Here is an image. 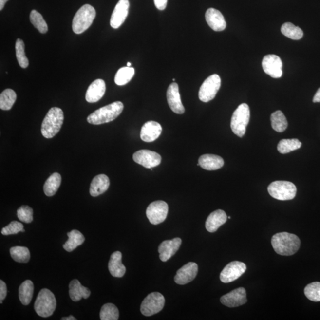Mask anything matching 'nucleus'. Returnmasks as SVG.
Here are the masks:
<instances>
[{
	"mask_svg": "<svg viewBox=\"0 0 320 320\" xmlns=\"http://www.w3.org/2000/svg\"><path fill=\"white\" fill-rule=\"evenodd\" d=\"M272 247L276 253L281 256H292L300 247L301 241L296 235L289 232H279L272 238Z\"/></svg>",
	"mask_w": 320,
	"mask_h": 320,
	"instance_id": "1",
	"label": "nucleus"
},
{
	"mask_svg": "<svg viewBox=\"0 0 320 320\" xmlns=\"http://www.w3.org/2000/svg\"><path fill=\"white\" fill-rule=\"evenodd\" d=\"M121 102H115L97 109L87 117L90 124L101 125L113 121L124 110Z\"/></svg>",
	"mask_w": 320,
	"mask_h": 320,
	"instance_id": "2",
	"label": "nucleus"
},
{
	"mask_svg": "<svg viewBox=\"0 0 320 320\" xmlns=\"http://www.w3.org/2000/svg\"><path fill=\"white\" fill-rule=\"evenodd\" d=\"M64 113L59 108H51L43 120L41 132L46 138L54 137L59 132L64 122Z\"/></svg>",
	"mask_w": 320,
	"mask_h": 320,
	"instance_id": "3",
	"label": "nucleus"
},
{
	"mask_svg": "<svg viewBox=\"0 0 320 320\" xmlns=\"http://www.w3.org/2000/svg\"><path fill=\"white\" fill-rule=\"evenodd\" d=\"M96 16L94 7L85 4L76 13L73 21V30L76 34H81L92 25Z\"/></svg>",
	"mask_w": 320,
	"mask_h": 320,
	"instance_id": "4",
	"label": "nucleus"
},
{
	"mask_svg": "<svg viewBox=\"0 0 320 320\" xmlns=\"http://www.w3.org/2000/svg\"><path fill=\"white\" fill-rule=\"evenodd\" d=\"M56 306L54 294L50 290L42 289L38 294L35 303V310L38 316L48 317L53 315Z\"/></svg>",
	"mask_w": 320,
	"mask_h": 320,
	"instance_id": "5",
	"label": "nucleus"
},
{
	"mask_svg": "<svg viewBox=\"0 0 320 320\" xmlns=\"http://www.w3.org/2000/svg\"><path fill=\"white\" fill-rule=\"evenodd\" d=\"M250 118V111L246 103L241 104L232 114L231 128L232 132L242 138L245 135L246 128Z\"/></svg>",
	"mask_w": 320,
	"mask_h": 320,
	"instance_id": "6",
	"label": "nucleus"
},
{
	"mask_svg": "<svg viewBox=\"0 0 320 320\" xmlns=\"http://www.w3.org/2000/svg\"><path fill=\"white\" fill-rule=\"evenodd\" d=\"M267 190L272 198L280 201L292 200L297 194L295 185L288 181L273 182L268 187Z\"/></svg>",
	"mask_w": 320,
	"mask_h": 320,
	"instance_id": "7",
	"label": "nucleus"
},
{
	"mask_svg": "<svg viewBox=\"0 0 320 320\" xmlns=\"http://www.w3.org/2000/svg\"><path fill=\"white\" fill-rule=\"evenodd\" d=\"M165 304V298L159 292H152L147 295L142 301L141 312L144 316L149 317L159 313Z\"/></svg>",
	"mask_w": 320,
	"mask_h": 320,
	"instance_id": "8",
	"label": "nucleus"
},
{
	"mask_svg": "<svg viewBox=\"0 0 320 320\" xmlns=\"http://www.w3.org/2000/svg\"><path fill=\"white\" fill-rule=\"evenodd\" d=\"M221 84L220 76L213 75L205 80L199 91V98L202 102H209L214 98Z\"/></svg>",
	"mask_w": 320,
	"mask_h": 320,
	"instance_id": "9",
	"label": "nucleus"
},
{
	"mask_svg": "<svg viewBox=\"0 0 320 320\" xmlns=\"http://www.w3.org/2000/svg\"><path fill=\"white\" fill-rule=\"evenodd\" d=\"M168 212V204L165 201H157L149 205L146 210V215L150 223L158 225L166 220Z\"/></svg>",
	"mask_w": 320,
	"mask_h": 320,
	"instance_id": "10",
	"label": "nucleus"
},
{
	"mask_svg": "<svg viewBox=\"0 0 320 320\" xmlns=\"http://www.w3.org/2000/svg\"><path fill=\"white\" fill-rule=\"evenodd\" d=\"M247 266L244 263L234 261L229 263L224 267L220 274V280L223 283L232 282L244 274Z\"/></svg>",
	"mask_w": 320,
	"mask_h": 320,
	"instance_id": "11",
	"label": "nucleus"
},
{
	"mask_svg": "<svg viewBox=\"0 0 320 320\" xmlns=\"http://www.w3.org/2000/svg\"><path fill=\"white\" fill-rule=\"evenodd\" d=\"M133 160L147 169H152L160 165L161 155L154 151L141 150L134 153Z\"/></svg>",
	"mask_w": 320,
	"mask_h": 320,
	"instance_id": "12",
	"label": "nucleus"
},
{
	"mask_svg": "<svg viewBox=\"0 0 320 320\" xmlns=\"http://www.w3.org/2000/svg\"><path fill=\"white\" fill-rule=\"evenodd\" d=\"M283 64L282 60L276 55H267L263 59L262 67L265 73L272 78H281L283 75Z\"/></svg>",
	"mask_w": 320,
	"mask_h": 320,
	"instance_id": "13",
	"label": "nucleus"
},
{
	"mask_svg": "<svg viewBox=\"0 0 320 320\" xmlns=\"http://www.w3.org/2000/svg\"><path fill=\"white\" fill-rule=\"evenodd\" d=\"M224 305L229 308L239 307L247 302V295L244 288L233 290L229 293L223 295L220 299Z\"/></svg>",
	"mask_w": 320,
	"mask_h": 320,
	"instance_id": "14",
	"label": "nucleus"
},
{
	"mask_svg": "<svg viewBox=\"0 0 320 320\" xmlns=\"http://www.w3.org/2000/svg\"><path fill=\"white\" fill-rule=\"evenodd\" d=\"M129 0H119L111 16L110 24L113 29H118L127 19L129 13Z\"/></svg>",
	"mask_w": 320,
	"mask_h": 320,
	"instance_id": "15",
	"label": "nucleus"
},
{
	"mask_svg": "<svg viewBox=\"0 0 320 320\" xmlns=\"http://www.w3.org/2000/svg\"><path fill=\"white\" fill-rule=\"evenodd\" d=\"M198 272V264L194 262L188 263L177 270L175 282L181 285L189 283L196 278Z\"/></svg>",
	"mask_w": 320,
	"mask_h": 320,
	"instance_id": "16",
	"label": "nucleus"
},
{
	"mask_svg": "<svg viewBox=\"0 0 320 320\" xmlns=\"http://www.w3.org/2000/svg\"><path fill=\"white\" fill-rule=\"evenodd\" d=\"M167 99L169 108L174 113L180 114L185 113V108L180 98L179 86L177 83L169 85L167 92Z\"/></svg>",
	"mask_w": 320,
	"mask_h": 320,
	"instance_id": "17",
	"label": "nucleus"
},
{
	"mask_svg": "<svg viewBox=\"0 0 320 320\" xmlns=\"http://www.w3.org/2000/svg\"><path fill=\"white\" fill-rule=\"evenodd\" d=\"M182 244L180 238H175L170 240H165L161 243L158 247V253L161 261L165 262L173 256Z\"/></svg>",
	"mask_w": 320,
	"mask_h": 320,
	"instance_id": "18",
	"label": "nucleus"
},
{
	"mask_svg": "<svg viewBox=\"0 0 320 320\" xmlns=\"http://www.w3.org/2000/svg\"><path fill=\"white\" fill-rule=\"evenodd\" d=\"M205 19L210 28L214 31L221 32L226 28L225 19L222 13L217 9L210 8L205 14Z\"/></svg>",
	"mask_w": 320,
	"mask_h": 320,
	"instance_id": "19",
	"label": "nucleus"
},
{
	"mask_svg": "<svg viewBox=\"0 0 320 320\" xmlns=\"http://www.w3.org/2000/svg\"><path fill=\"white\" fill-rule=\"evenodd\" d=\"M161 132L162 127L159 123L149 121L142 126L140 133L141 138L144 142H151L159 137Z\"/></svg>",
	"mask_w": 320,
	"mask_h": 320,
	"instance_id": "20",
	"label": "nucleus"
},
{
	"mask_svg": "<svg viewBox=\"0 0 320 320\" xmlns=\"http://www.w3.org/2000/svg\"><path fill=\"white\" fill-rule=\"evenodd\" d=\"M106 92L105 82L102 79H97L90 85L87 90L86 99L87 102L95 103L99 101Z\"/></svg>",
	"mask_w": 320,
	"mask_h": 320,
	"instance_id": "21",
	"label": "nucleus"
},
{
	"mask_svg": "<svg viewBox=\"0 0 320 320\" xmlns=\"http://www.w3.org/2000/svg\"><path fill=\"white\" fill-rule=\"evenodd\" d=\"M227 216L224 210L218 209L212 212L207 217L205 223L207 230L209 232H215L223 224L226 222Z\"/></svg>",
	"mask_w": 320,
	"mask_h": 320,
	"instance_id": "22",
	"label": "nucleus"
},
{
	"mask_svg": "<svg viewBox=\"0 0 320 320\" xmlns=\"http://www.w3.org/2000/svg\"><path fill=\"white\" fill-rule=\"evenodd\" d=\"M224 161L222 157L213 154H204L199 158L198 165L206 170H217L223 168Z\"/></svg>",
	"mask_w": 320,
	"mask_h": 320,
	"instance_id": "23",
	"label": "nucleus"
},
{
	"mask_svg": "<svg viewBox=\"0 0 320 320\" xmlns=\"http://www.w3.org/2000/svg\"><path fill=\"white\" fill-rule=\"evenodd\" d=\"M109 185H110V180L106 175H98L93 179L90 185V195L94 197L102 195L108 190Z\"/></svg>",
	"mask_w": 320,
	"mask_h": 320,
	"instance_id": "24",
	"label": "nucleus"
},
{
	"mask_svg": "<svg viewBox=\"0 0 320 320\" xmlns=\"http://www.w3.org/2000/svg\"><path fill=\"white\" fill-rule=\"evenodd\" d=\"M122 254L117 251L112 254L108 268L111 274L116 278H122L126 272V267L122 262Z\"/></svg>",
	"mask_w": 320,
	"mask_h": 320,
	"instance_id": "25",
	"label": "nucleus"
},
{
	"mask_svg": "<svg viewBox=\"0 0 320 320\" xmlns=\"http://www.w3.org/2000/svg\"><path fill=\"white\" fill-rule=\"evenodd\" d=\"M69 288L70 297L75 302L79 301L82 298L87 299L91 294L89 289L82 285L77 280H74L71 282Z\"/></svg>",
	"mask_w": 320,
	"mask_h": 320,
	"instance_id": "26",
	"label": "nucleus"
},
{
	"mask_svg": "<svg viewBox=\"0 0 320 320\" xmlns=\"http://www.w3.org/2000/svg\"><path fill=\"white\" fill-rule=\"evenodd\" d=\"M67 236L68 240L66 243L63 245V248L68 252H71L78 246L83 244L85 241V238L83 234L78 230L74 229L69 232H68Z\"/></svg>",
	"mask_w": 320,
	"mask_h": 320,
	"instance_id": "27",
	"label": "nucleus"
},
{
	"mask_svg": "<svg viewBox=\"0 0 320 320\" xmlns=\"http://www.w3.org/2000/svg\"><path fill=\"white\" fill-rule=\"evenodd\" d=\"M34 291V285L31 281L26 280L21 283L19 289V296L22 304H29L31 302Z\"/></svg>",
	"mask_w": 320,
	"mask_h": 320,
	"instance_id": "28",
	"label": "nucleus"
},
{
	"mask_svg": "<svg viewBox=\"0 0 320 320\" xmlns=\"http://www.w3.org/2000/svg\"><path fill=\"white\" fill-rule=\"evenodd\" d=\"M61 183V175L58 173L52 174L46 180L44 187H43V190H44L45 195L47 196H53L56 195Z\"/></svg>",
	"mask_w": 320,
	"mask_h": 320,
	"instance_id": "29",
	"label": "nucleus"
},
{
	"mask_svg": "<svg viewBox=\"0 0 320 320\" xmlns=\"http://www.w3.org/2000/svg\"><path fill=\"white\" fill-rule=\"evenodd\" d=\"M270 120L272 128L276 132H283L288 127V121L282 112L281 111L273 112L270 116Z\"/></svg>",
	"mask_w": 320,
	"mask_h": 320,
	"instance_id": "30",
	"label": "nucleus"
},
{
	"mask_svg": "<svg viewBox=\"0 0 320 320\" xmlns=\"http://www.w3.org/2000/svg\"><path fill=\"white\" fill-rule=\"evenodd\" d=\"M16 99L17 95L13 90L5 89L0 94V108L3 111L10 110Z\"/></svg>",
	"mask_w": 320,
	"mask_h": 320,
	"instance_id": "31",
	"label": "nucleus"
},
{
	"mask_svg": "<svg viewBox=\"0 0 320 320\" xmlns=\"http://www.w3.org/2000/svg\"><path fill=\"white\" fill-rule=\"evenodd\" d=\"M135 75L133 68L125 67L120 68L116 74L114 82L118 86H124L132 80Z\"/></svg>",
	"mask_w": 320,
	"mask_h": 320,
	"instance_id": "32",
	"label": "nucleus"
},
{
	"mask_svg": "<svg viewBox=\"0 0 320 320\" xmlns=\"http://www.w3.org/2000/svg\"><path fill=\"white\" fill-rule=\"evenodd\" d=\"M301 146V142L297 139H283L279 142L278 150L281 154H285L300 149Z\"/></svg>",
	"mask_w": 320,
	"mask_h": 320,
	"instance_id": "33",
	"label": "nucleus"
},
{
	"mask_svg": "<svg viewBox=\"0 0 320 320\" xmlns=\"http://www.w3.org/2000/svg\"><path fill=\"white\" fill-rule=\"evenodd\" d=\"M281 32L285 37L293 40H300L303 35L301 29L289 22L284 23L282 26Z\"/></svg>",
	"mask_w": 320,
	"mask_h": 320,
	"instance_id": "34",
	"label": "nucleus"
},
{
	"mask_svg": "<svg viewBox=\"0 0 320 320\" xmlns=\"http://www.w3.org/2000/svg\"><path fill=\"white\" fill-rule=\"evenodd\" d=\"M10 252L12 259L19 263H27L31 258L29 250L25 247H13L10 248Z\"/></svg>",
	"mask_w": 320,
	"mask_h": 320,
	"instance_id": "35",
	"label": "nucleus"
},
{
	"mask_svg": "<svg viewBox=\"0 0 320 320\" xmlns=\"http://www.w3.org/2000/svg\"><path fill=\"white\" fill-rule=\"evenodd\" d=\"M100 317L102 320H117L119 319V312L113 303H106L101 308Z\"/></svg>",
	"mask_w": 320,
	"mask_h": 320,
	"instance_id": "36",
	"label": "nucleus"
},
{
	"mask_svg": "<svg viewBox=\"0 0 320 320\" xmlns=\"http://www.w3.org/2000/svg\"><path fill=\"white\" fill-rule=\"evenodd\" d=\"M30 20L36 29L41 34H46L48 32V27L42 16L37 10H32L30 15Z\"/></svg>",
	"mask_w": 320,
	"mask_h": 320,
	"instance_id": "37",
	"label": "nucleus"
},
{
	"mask_svg": "<svg viewBox=\"0 0 320 320\" xmlns=\"http://www.w3.org/2000/svg\"><path fill=\"white\" fill-rule=\"evenodd\" d=\"M25 45L23 41L20 39H18L16 42V54L19 64L23 68H26L29 66V60L27 59L25 52H24Z\"/></svg>",
	"mask_w": 320,
	"mask_h": 320,
	"instance_id": "38",
	"label": "nucleus"
},
{
	"mask_svg": "<svg viewBox=\"0 0 320 320\" xmlns=\"http://www.w3.org/2000/svg\"><path fill=\"white\" fill-rule=\"evenodd\" d=\"M304 294L312 301L320 302V282H315L308 284L304 289Z\"/></svg>",
	"mask_w": 320,
	"mask_h": 320,
	"instance_id": "39",
	"label": "nucleus"
},
{
	"mask_svg": "<svg viewBox=\"0 0 320 320\" xmlns=\"http://www.w3.org/2000/svg\"><path fill=\"white\" fill-rule=\"evenodd\" d=\"M33 211L32 208L26 205H23L19 207L18 210L17 214L19 220L21 222L27 224L31 223L33 221Z\"/></svg>",
	"mask_w": 320,
	"mask_h": 320,
	"instance_id": "40",
	"label": "nucleus"
},
{
	"mask_svg": "<svg viewBox=\"0 0 320 320\" xmlns=\"http://www.w3.org/2000/svg\"><path fill=\"white\" fill-rule=\"evenodd\" d=\"M23 229L22 224L15 221L2 228L1 233L4 236H9V235L18 234L19 232H21Z\"/></svg>",
	"mask_w": 320,
	"mask_h": 320,
	"instance_id": "41",
	"label": "nucleus"
},
{
	"mask_svg": "<svg viewBox=\"0 0 320 320\" xmlns=\"http://www.w3.org/2000/svg\"><path fill=\"white\" fill-rule=\"evenodd\" d=\"M7 292L6 284L4 281H0V300L2 301L6 297Z\"/></svg>",
	"mask_w": 320,
	"mask_h": 320,
	"instance_id": "42",
	"label": "nucleus"
},
{
	"mask_svg": "<svg viewBox=\"0 0 320 320\" xmlns=\"http://www.w3.org/2000/svg\"><path fill=\"white\" fill-rule=\"evenodd\" d=\"M155 7L159 10L166 9L168 0H154Z\"/></svg>",
	"mask_w": 320,
	"mask_h": 320,
	"instance_id": "43",
	"label": "nucleus"
},
{
	"mask_svg": "<svg viewBox=\"0 0 320 320\" xmlns=\"http://www.w3.org/2000/svg\"><path fill=\"white\" fill-rule=\"evenodd\" d=\"M313 101L314 103H320V88L317 90Z\"/></svg>",
	"mask_w": 320,
	"mask_h": 320,
	"instance_id": "44",
	"label": "nucleus"
},
{
	"mask_svg": "<svg viewBox=\"0 0 320 320\" xmlns=\"http://www.w3.org/2000/svg\"><path fill=\"white\" fill-rule=\"evenodd\" d=\"M9 0H0V10L4 9V5Z\"/></svg>",
	"mask_w": 320,
	"mask_h": 320,
	"instance_id": "45",
	"label": "nucleus"
},
{
	"mask_svg": "<svg viewBox=\"0 0 320 320\" xmlns=\"http://www.w3.org/2000/svg\"><path fill=\"white\" fill-rule=\"evenodd\" d=\"M62 320H76V319L75 318V317H73V316H70L68 317H63V318L61 319Z\"/></svg>",
	"mask_w": 320,
	"mask_h": 320,
	"instance_id": "46",
	"label": "nucleus"
},
{
	"mask_svg": "<svg viewBox=\"0 0 320 320\" xmlns=\"http://www.w3.org/2000/svg\"><path fill=\"white\" fill-rule=\"evenodd\" d=\"M131 66V64L130 62H128L127 63V67H130Z\"/></svg>",
	"mask_w": 320,
	"mask_h": 320,
	"instance_id": "47",
	"label": "nucleus"
},
{
	"mask_svg": "<svg viewBox=\"0 0 320 320\" xmlns=\"http://www.w3.org/2000/svg\"><path fill=\"white\" fill-rule=\"evenodd\" d=\"M228 219H231V217H228Z\"/></svg>",
	"mask_w": 320,
	"mask_h": 320,
	"instance_id": "48",
	"label": "nucleus"
},
{
	"mask_svg": "<svg viewBox=\"0 0 320 320\" xmlns=\"http://www.w3.org/2000/svg\"><path fill=\"white\" fill-rule=\"evenodd\" d=\"M173 81H175V79H173Z\"/></svg>",
	"mask_w": 320,
	"mask_h": 320,
	"instance_id": "49",
	"label": "nucleus"
}]
</instances>
